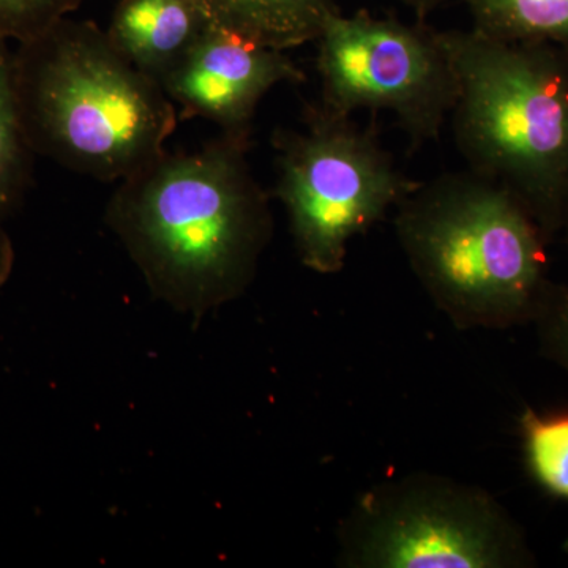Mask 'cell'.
Returning a JSON list of instances; mask_svg holds the SVG:
<instances>
[{
    "label": "cell",
    "instance_id": "cell-1",
    "mask_svg": "<svg viewBox=\"0 0 568 568\" xmlns=\"http://www.w3.org/2000/svg\"><path fill=\"white\" fill-rule=\"evenodd\" d=\"M246 149L248 138L222 133L197 151H164L108 203L106 223L152 294L194 320L245 293L271 241Z\"/></svg>",
    "mask_w": 568,
    "mask_h": 568
},
{
    "label": "cell",
    "instance_id": "cell-2",
    "mask_svg": "<svg viewBox=\"0 0 568 568\" xmlns=\"http://www.w3.org/2000/svg\"><path fill=\"white\" fill-rule=\"evenodd\" d=\"M11 69L32 152L74 173L121 182L162 155L178 129L162 85L91 21L67 17L21 41Z\"/></svg>",
    "mask_w": 568,
    "mask_h": 568
},
{
    "label": "cell",
    "instance_id": "cell-3",
    "mask_svg": "<svg viewBox=\"0 0 568 568\" xmlns=\"http://www.w3.org/2000/svg\"><path fill=\"white\" fill-rule=\"evenodd\" d=\"M398 207L403 252L455 327L532 323L551 286L545 234L514 193L473 171L418 183Z\"/></svg>",
    "mask_w": 568,
    "mask_h": 568
},
{
    "label": "cell",
    "instance_id": "cell-4",
    "mask_svg": "<svg viewBox=\"0 0 568 568\" xmlns=\"http://www.w3.org/2000/svg\"><path fill=\"white\" fill-rule=\"evenodd\" d=\"M450 62V119L474 173L515 194L541 233L562 224L568 197V63L549 44L437 32Z\"/></svg>",
    "mask_w": 568,
    "mask_h": 568
},
{
    "label": "cell",
    "instance_id": "cell-5",
    "mask_svg": "<svg viewBox=\"0 0 568 568\" xmlns=\"http://www.w3.org/2000/svg\"><path fill=\"white\" fill-rule=\"evenodd\" d=\"M339 564L353 568H519L525 534L485 489L410 474L366 491L339 525Z\"/></svg>",
    "mask_w": 568,
    "mask_h": 568
},
{
    "label": "cell",
    "instance_id": "cell-6",
    "mask_svg": "<svg viewBox=\"0 0 568 568\" xmlns=\"http://www.w3.org/2000/svg\"><path fill=\"white\" fill-rule=\"evenodd\" d=\"M276 145V194L302 264L316 274L342 271L355 235L418 185L403 178L372 133L321 106L305 130L283 134Z\"/></svg>",
    "mask_w": 568,
    "mask_h": 568
},
{
    "label": "cell",
    "instance_id": "cell-7",
    "mask_svg": "<svg viewBox=\"0 0 568 568\" xmlns=\"http://www.w3.org/2000/svg\"><path fill=\"white\" fill-rule=\"evenodd\" d=\"M323 110L387 111L420 144L450 118L455 81L439 33L390 18L336 11L317 37Z\"/></svg>",
    "mask_w": 568,
    "mask_h": 568
},
{
    "label": "cell",
    "instance_id": "cell-8",
    "mask_svg": "<svg viewBox=\"0 0 568 568\" xmlns=\"http://www.w3.org/2000/svg\"><path fill=\"white\" fill-rule=\"evenodd\" d=\"M286 52L211 24L160 85L183 118L205 119L223 133L248 138L261 100L275 85L304 81Z\"/></svg>",
    "mask_w": 568,
    "mask_h": 568
},
{
    "label": "cell",
    "instance_id": "cell-9",
    "mask_svg": "<svg viewBox=\"0 0 568 568\" xmlns=\"http://www.w3.org/2000/svg\"><path fill=\"white\" fill-rule=\"evenodd\" d=\"M209 26L194 0H121L104 32L122 58L160 84Z\"/></svg>",
    "mask_w": 568,
    "mask_h": 568
},
{
    "label": "cell",
    "instance_id": "cell-10",
    "mask_svg": "<svg viewBox=\"0 0 568 568\" xmlns=\"http://www.w3.org/2000/svg\"><path fill=\"white\" fill-rule=\"evenodd\" d=\"M211 24L274 50L316 41L338 9L334 0H194Z\"/></svg>",
    "mask_w": 568,
    "mask_h": 568
},
{
    "label": "cell",
    "instance_id": "cell-11",
    "mask_svg": "<svg viewBox=\"0 0 568 568\" xmlns=\"http://www.w3.org/2000/svg\"><path fill=\"white\" fill-rule=\"evenodd\" d=\"M476 31L517 43L568 47V0H463Z\"/></svg>",
    "mask_w": 568,
    "mask_h": 568
},
{
    "label": "cell",
    "instance_id": "cell-12",
    "mask_svg": "<svg viewBox=\"0 0 568 568\" xmlns=\"http://www.w3.org/2000/svg\"><path fill=\"white\" fill-rule=\"evenodd\" d=\"M32 155L18 110L11 54L0 40V213L20 203L28 190Z\"/></svg>",
    "mask_w": 568,
    "mask_h": 568
},
{
    "label": "cell",
    "instance_id": "cell-13",
    "mask_svg": "<svg viewBox=\"0 0 568 568\" xmlns=\"http://www.w3.org/2000/svg\"><path fill=\"white\" fill-rule=\"evenodd\" d=\"M521 433L530 474L551 495L568 499V413L528 410Z\"/></svg>",
    "mask_w": 568,
    "mask_h": 568
},
{
    "label": "cell",
    "instance_id": "cell-14",
    "mask_svg": "<svg viewBox=\"0 0 568 568\" xmlns=\"http://www.w3.org/2000/svg\"><path fill=\"white\" fill-rule=\"evenodd\" d=\"M85 0H0V40L33 39L80 9Z\"/></svg>",
    "mask_w": 568,
    "mask_h": 568
},
{
    "label": "cell",
    "instance_id": "cell-15",
    "mask_svg": "<svg viewBox=\"0 0 568 568\" xmlns=\"http://www.w3.org/2000/svg\"><path fill=\"white\" fill-rule=\"evenodd\" d=\"M532 323L544 354L568 372V290L549 286Z\"/></svg>",
    "mask_w": 568,
    "mask_h": 568
},
{
    "label": "cell",
    "instance_id": "cell-16",
    "mask_svg": "<svg viewBox=\"0 0 568 568\" xmlns=\"http://www.w3.org/2000/svg\"><path fill=\"white\" fill-rule=\"evenodd\" d=\"M11 265H13V248H11L9 235L0 227V286L9 278Z\"/></svg>",
    "mask_w": 568,
    "mask_h": 568
},
{
    "label": "cell",
    "instance_id": "cell-17",
    "mask_svg": "<svg viewBox=\"0 0 568 568\" xmlns=\"http://www.w3.org/2000/svg\"><path fill=\"white\" fill-rule=\"evenodd\" d=\"M407 7H410L420 17H425L426 13L448 2V0H403Z\"/></svg>",
    "mask_w": 568,
    "mask_h": 568
},
{
    "label": "cell",
    "instance_id": "cell-18",
    "mask_svg": "<svg viewBox=\"0 0 568 568\" xmlns=\"http://www.w3.org/2000/svg\"><path fill=\"white\" fill-rule=\"evenodd\" d=\"M562 224H567V230H568V197H567V201H566V207H564Z\"/></svg>",
    "mask_w": 568,
    "mask_h": 568
}]
</instances>
